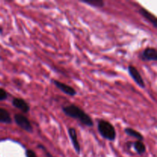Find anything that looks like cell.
I'll return each mask as SVG.
<instances>
[{"mask_svg":"<svg viewBox=\"0 0 157 157\" xmlns=\"http://www.w3.org/2000/svg\"><path fill=\"white\" fill-rule=\"evenodd\" d=\"M62 111L64 112L66 116L78 120L84 126H87L89 127H91L94 126V121L90 115L87 114L82 109H81L79 107L75 105V104L64 106L62 107Z\"/></svg>","mask_w":157,"mask_h":157,"instance_id":"cell-1","label":"cell"},{"mask_svg":"<svg viewBox=\"0 0 157 157\" xmlns=\"http://www.w3.org/2000/svg\"><path fill=\"white\" fill-rule=\"evenodd\" d=\"M98 130L101 136L104 139L109 141H114L117 137V132L114 127L109 121L105 120L99 121L98 124Z\"/></svg>","mask_w":157,"mask_h":157,"instance_id":"cell-2","label":"cell"},{"mask_svg":"<svg viewBox=\"0 0 157 157\" xmlns=\"http://www.w3.org/2000/svg\"><path fill=\"white\" fill-rule=\"evenodd\" d=\"M15 123L22 130L28 133H33V127L31 124L30 121L21 113H17L14 116Z\"/></svg>","mask_w":157,"mask_h":157,"instance_id":"cell-3","label":"cell"},{"mask_svg":"<svg viewBox=\"0 0 157 157\" xmlns=\"http://www.w3.org/2000/svg\"><path fill=\"white\" fill-rule=\"evenodd\" d=\"M127 70H128L129 75L131 77L132 79L134 81V82L141 88H145V82H144V79H143L142 76H141L140 73L137 70V68L133 65H129Z\"/></svg>","mask_w":157,"mask_h":157,"instance_id":"cell-4","label":"cell"},{"mask_svg":"<svg viewBox=\"0 0 157 157\" xmlns=\"http://www.w3.org/2000/svg\"><path fill=\"white\" fill-rule=\"evenodd\" d=\"M52 82L55 84V86L57 88H58L61 91H62L63 93L68 95V96L74 97L77 94V91L75 88L67 85V84H64V83L61 82V81H58V80H52Z\"/></svg>","mask_w":157,"mask_h":157,"instance_id":"cell-5","label":"cell"},{"mask_svg":"<svg viewBox=\"0 0 157 157\" xmlns=\"http://www.w3.org/2000/svg\"><path fill=\"white\" fill-rule=\"evenodd\" d=\"M143 61H157V51L155 48H147L144 49L140 56Z\"/></svg>","mask_w":157,"mask_h":157,"instance_id":"cell-6","label":"cell"},{"mask_svg":"<svg viewBox=\"0 0 157 157\" xmlns=\"http://www.w3.org/2000/svg\"><path fill=\"white\" fill-rule=\"evenodd\" d=\"M12 105H13V107H15V108L21 110L22 113H28L30 111V106H29V104H28L24 99H22V98H13V100H12Z\"/></svg>","mask_w":157,"mask_h":157,"instance_id":"cell-7","label":"cell"},{"mask_svg":"<svg viewBox=\"0 0 157 157\" xmlns=\"http://www.w3.org/2000/svg\"><path fill=\"white\" fill-rule=\"evenodd\" d=\"M68 135L71 140V144L73 145L75 152L78 154H80L81 153V145H80L79 141L78 140V135H77V132L75 128H74V127L68 128Z\"/></svg>","mask_w":157,"mask_h":157,"instance_id":"cell-8","label":"cell"},{"mask_svg":"<svg viewBox=\"0 0 157 157\" xmlns=\"http://www.w3.org/2000/svg\"><path fill=\"white\" fill-rule=\"evenodd\" d=\"M139 13L142 15L144 18H145L146 19L148 20L150 23L153 24V25L154 26V28H157V18L153 14H152L151 12H149L147 9H144V8L141 7L139 10Z\"/></svg>","mask_w":157,"mask_h":157,"instance_id":"cell-9","label":"cell"},{"mask_svg":"<svg viewBox=\"0 0 157 157\" xmlns=\"http://www.w3.org/2000/svg\"><path fill=\"white\" fill-rule=\"evenodd\" d=\"M12 121L10 113L7 110L0 107V123L6 124H12Z\"/></svg>","mask_w":157,"mask_h":157,"instance_id":"cell-10","label":"cell"},{"mask_svg":"<svg viewBox=\"0 0 157 157\" xmlns=\"http://www.w3.org/2000/svg\"><path fill=\"white\" fill-rule=\"evenodd\" d=\"M124 132H125L126 134L128 135V136H132V137H134L136 138V139H137V140L143 141L144 140V136H143L140 132L136 131V130H134V129L133 128L127 127V128L124 129Z\"/></svg>","mask_w":157,"mask_h":157,"instance_id":"cell-11","label":"cell"},{"mask_svg":"<svg viewBox=\"0 0 157 157\" xmlns=\"http://www.w3.org/2000/svg\"><path fill=\"white\" fill-rule=\"evenodd\" d=\"M81 2L95 8H103L105 6V2L104 0H82Z\"/></svg>","mask_w":157,"mask_h":157,"instance_id":"cell-12","label":"cell"},{"mask_svg":"<svg viewBox=\"0 0 157 157\" xmlns=\"http://www.w3.org/2000/svg\"><path fill=\"white\" fill-rule=\"evenodd\" d=\"M133 148L136 150V153L140 155H142L144 153H145L146 152V146L144 145V144L143 143V141H135L134 143H133Z\"/></svg>","mask_w":157,"mask_h":157,"instance_id":"cell-13","label":"cell"},{"mask_svg":"<svg viewBox=\"0 0 157 157\" xmlns=\"http://www.w3.org/2000/svg\"><path fill=\"white\" fill-rule=\"evenodd\" d=\"M8 93L6 92V90L2 88H0V101H5L8 98Z\"/></svg>","mask_w":157,"mask_h":157,"instance_id":"cell-14","label":"cell"},{"mask_svg":"<svg viewBox=\"0 0 157 157\" xmlns=\"http://www.w3.org/2000/svg\"><path fill=\"white\" fill-rule=\"evenodd\" d=\"M38 147L39 149H41V150H42L43 151H44V154H45L46 157H54L52 154H51L50 153H49L48 151V150H47V149H46V147H44V145H42V144H38Z\"/></svg>","mask_w":157,"mask_h":157,"instance_id":"cell-15","label":"cell"},{"mask_svg":"<svg viewBox=\"0 0 157 157\" xmlns=\"http://www.w3.org/2000/svg\"><path fill=\"white\" fill-rule=\"evenodd\" d=\"M25 156L26 157H38L37 156L36 153H35V151H33L32 150H26L25 151Z\"/></svg>","mask_w":157,"mask_h":157,"instance_id":"cell-16","label":"cell"},{"mask_svg":"<svg viewBox=\"0 0 157 157\" xmlns=\"http://www.w3.org/2000/svg\"><path fill=\"white\" fill-rule=\"evenodd\" d=\"M2 29L1 28H0V33H2Z\"/></svg>","mask_w":157,"mask_h":157,"instance_id":"cell-17","label":"cell"}]
</instances>
